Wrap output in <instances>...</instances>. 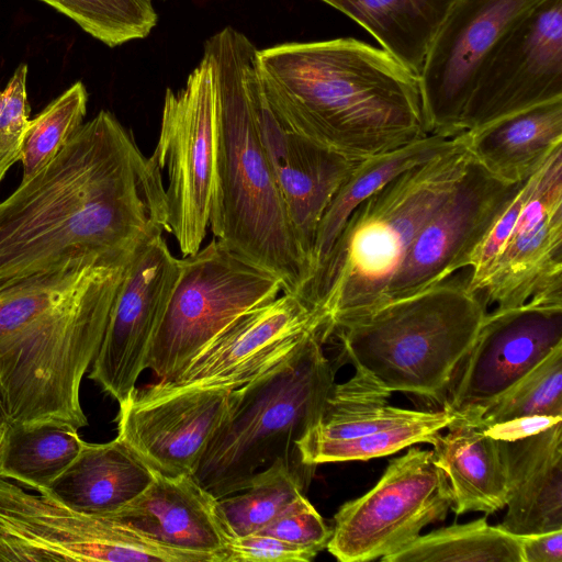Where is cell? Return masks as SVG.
I'll return each mask as SVG.
<instances>
[{
    "mask_svg": "<svg viewBox=\"0 0 562 562\" xmlns=\"http://www.w3.org/2000/svg\"><path fill=\"white\" fill-rule=\"evenodd\" d=\"M562 99V0H548L519 23L481 67L460 128L473 133Z\"/></svg>",
    "mask_w": 562,
    "mask_h": 562,
    "instance_id": "14",
    "label": "cell"
},
{
    "mask_svg": "<svg viewBox=\"0 0 562 562\" xmlns=\"http://www.w3.org/2000/svg\"><path fill=\"white\" fill-rule=\"evenodd\" d=\"M452 0H334L331 7L366 29L417 77Z\"/></svg>",
    "mask_w": 562,
    "mask_h": 562,
    "instance_id": "27",
    "label": "cell"
},
{
    "mask_svg": "<svg viewBox=\"0 0 562 562\" xmlns=\"http://www.w3.org/2000/svg\"><path fill=\"white\" fill-rule=\"evenodd\" d=\"M111 255L70 261L1 289L0 335L66 300L85 282L94 267Z\"/></svg>",
    "mask_w": 562,
    "mask_h": 562,
    "instance_id": "34",
    "label": "cell"
},
{
    "mask_svg": "<svg viewBox=\"0 0 562 562\" xmlns=\"http://www.w3.org/2000/svg\"><path fill=\"white\" fill-rule=\"evenodd\" d=\"M114 47L146 37L157 23L153 0H41Z\"/></svg>",
    "mask_w": 562,
    "mask_h": 562,
    "instance_id": "35",
    "label": "cell"
},
{
    "mask_svg": "<svg viewBox=\"0 0 562 562\" xmlns=\"http://www.w3.org/2000/svg\"><path fill=\"white\" fill-rule=\"evenodd\" d=\"M461 417L447 406L439 411H417L403 422L371 434L344 440L303 437L297 446L302 461L316 467L322 463L370 460L392 454L414 443H431L440 430Z\"/></svg>",
    "mask_w": 562,
    "mask_h": 562,
    "instance_id": "31",
    "label": "cell"
},
{
    "mask_svg": "<svg viewBox=\"0 0 562 562\" xmlns=\"http://www.w3.org/2000/svg\"><path fill=\"white\" fill-rule=\"evenodd\" d=\"M179 263L178 278L146 357V369L159 382L182 372L239 316L283 292L276 274L216 238Z\"/></svg>",
    "mask_w": 562,
    "mask_h": 562,
    "instance_id": "8",
    "label": "cell"
},
{
    "mask_svg": "<svg viewBox=\"0 0 562 562\" xmlns=\"http://www.w3.org/2000/svg\"><path fill=\"white\" fill-rule=\"evenodd\" d=\"M87 102L86 87L77 81L30 120L21 149L22 181L45 167L70 140L83 124Z\"/></svg>",
    "mask_w": 562,
    "mask_h": 562,
    "instance_id": "36",
    "label": "cell"
},
{
    "mask_svg": "<svg viewBox=\"0 0 562 562\" xmlns=\"http://www.w3.org/2000/svg\"><path fill=\"white\" fill-rule=\"evenodd\" d=\"M319 553L327 547L331 529L302 493L258 531Z\"/></svg>",
    "mask_w": 562,
    "mask_h": 562,
    "instance_id": "38",
    "label": "cell"
},
{
    "mask_svg": "<svg viewBox=\"0 0 562 562\" xmlns=\"http://www.w3.org/2000/svg\"><path fill=\"white\" fill-rule=\"evenodd\" d=\"M546 1H451L418 76L430 134L462 133L460 119L481 67L501 42Z\"/></svg>",
    "mask_w": 562,
    "mask_h": 562,
    "instance_id": "12",
    "label": "cell"
},
{
    "mask_svg": "<svg viewBox=\"0 0 562 562\" xmlns=\"http://www.w3.org/2000/svg\"><path fill=\"white\" fill-rule=\"evenodd\" d=\"M305 483L282 461L259 473L244 491L217 499L218 509L231 537L258 532L274 519L296 496Z\"/></svg>",
    "mask_w": 562,
    "mask_h": 562,
    "instance_id": "32",
    "label": "cell"
},
{
    "mask_svg": "<svg viewBox=\"0 0 562 562\" xmlns=\"http://www.w3.org/2000/svg\"><path fill=\"white\" fill-rule=\"evenodd\" d=\"M4 429H5V426L4 427H0V445H1V441H2V438H3Z\"/></svg>",
    "mask_w": 562,
    "mask_h": 562,
    "instance_id": "43",
    "label": "cell"
},
{
    "mask_svg": "<svg viewBox=\"0 0 562 562\" xmlns=\"http://www.w3.org/2000/svg\"><path fill=\"white\" fill-rule=\"evenodd\" d=\"M161 170L109 111L0 202V290L167 232Z\"/></svg>",
    "mask_w": 562,
    "mask_h": 562,
    "instance_id": "1",
    "label": "cell"
},
{
    "mask_svg": "<svg viewBox=\"0 0 562 562\" xmlns=\"http://www.w3.org/2000/svg\"><path fill=\"white\" fill-rule=\"evenodd\" d=\"M327 325L299 295L283 293L239 316L173 379L135 389L149 398L193 389L236 390L288 358L304 339Z\"/></svg>",
    "mask_w": 562,
    "mask_h": 562,
    "instance_id": "13",
    "label": "cell"
},
{
    "mask_svg": "<svg viewBox=\"0 0 562 562\" xmlns=\"http://www.w3.org/2000/svg\"><path fill=\"white\" fill-rule=\"evenodd\" d=\"M111 517L168 547L211 555L214 562H222V551L232 538L217 498L192 474L154 471L150 484Z\"/></svg>",
    "mask_w": 562,
    "mask_h": 562,
    "instance_id": "21",
    "label": "cell"
},
{
    "mask_svg": "<svg viewBox=\"0 0 562 562\" xmlns=\"http://www.w3.org/2000/svg\"><path fill=\"white\" fill-rule=\"evenodd\" d=\"M279 122L356 160L429 135L418 77L383 48L353 37L284 43L257 52Z\"/></svg>",
    "mask_w": 562,
    "mask_h": 562,
    "instance_id": "2",
    "label": "cell"
},
{
    "mask_svg": "<svg viewBox=\"0 0 562 562\" xmlns=\"http://www.w3.org/2000/svg\"><path fill=\"white\" fill-rule=\"evenodd\" d=\"M254 101L262 146L295 238L313 273V249L321 220L361 160L348 158L285 131L266 100L259 71Z\"/></svg>",
    "mask_w": 562,
    "mask_h": 562,
    "instance_id": "20",
    "label": "cell"
},
{
    "mask_svg": "<svg viewBox=\"0 0 562 562\" xmlns=\"http://www.w3.org/2000/svg\"><path fill=\"white\" fill-rule=\"evenodd\" d=\"M79 429L57 422L7 424L0 445V477L44 493L79 453Z\"/></svg>",
    "mask_w": 562,
    "mask_h": 562,
    "instance_id": "28",
    "label": "cell"
},
{
    "mask_svg": "<svg viewBox=\"0 0 562 562\" xmlns=\"http://www.w3.org/2000/svg\"><path fill=\"white\" fill-rule=\"evenodd\" d=\"M486 314L468 284V272H458L383 303L331 336L355 367L371 372L390 392L445 403Z\"/></svg>",
    "mask_w": 562,
    "mask_h": 562,
    "instance_id": "7",
    "label": "cell"
},
{
    "mask_svg": "<svg viewBox=\"0 0 562 562\" xmlns=\"http://www.w3.org/2000/svg\"><path fill=\"white\" fill-rule=\"evenodd\" d=\"M231 390L193 389L120 403L117 436L153 471L192 474L223 423Z\"/></svg>",
    "mask_w": 562,
    "mask_h": 562,
    "instance_id": "19",
    "label": "cell"
},
{
    "mask_svg": "<svg viewBox=\"0 0 562 562\" xmlns=\"http://www.w3.org/2000/svg\"><path fill=\"white\" fill-rule=\"evenodd\" d=\"M468 136L452 149L401 173L350 214L329 252L296 295L331 333L386 301L389 288L425 223L464 175Z\"/></svg>",
    "mask_w": 562,
    "mask_h": 562,
    "instance_id": "4",
    "label": "cell"
},
{
    "mask_svg": "<svg viewBox=\"0 0 562 562\" xmlns=\"http://www.w3.org/2000/svg\"><path fill=\"white\" fill-rule=\"evenodd\" d=\"M477 295L498 310L562 304V145L532 173L530 194Z\"/></svg>",
    "mask_w": 562,
    "mask_h": 562,
    "instance_id": "15",
    "label": "cell"
},
{
    "mask_svg": "<svg viewBox=\"0 0 562 562\" xmlns=\"http://www.w3.org/2000/svg\"><path fill=\"white\" fill-rule=\"evenodd\" d=\"M507 512L498 525L514 535L562 529V422L516 441H501Z\"/></svg>",
    "mask_w": 562,
    "mask_h": 562,
    "instance_id": "22",
    "label": "cell"
},
{
    "mask_svg": "<svg viewBox=\"0 0 562 562\" xmlns=\"http://www.w3.org/2000/svg\"><path fill=\"white\" fill-rule=\"evenodd\" d=\"M258 49L227 26L204 44L217 106L216 183L210 228L229 249L296 294L312 276L290 223L256 120Z\"/></svg>",
    "mask_w": 562,
    "mask_h": 562,
    "instance_id": "3",
    "label": "cell"
},
{
    "mask_svg": "<svg viewBox=\"0 0 562 562\" xmlns=\"http://www.w3.org/2000/svg\"><path fill=\"white\" fill-rule=\"evenodd\" d=\"M465 134L473 159L484 169L508 183L524 181L562 145V99Z\"/></svg>",
    "mask_w": 562,
    "mask_h": 562,
    "instance_id": "25",
    "label": "cell"
},
{
    "mask_svg": "<svg viewBox=\"0 0 562 562\" xmlns=\"http://www.w3.org/2000/svg\"><path fill=\"white\" fill-rule=\"evenodd\" d=\"M322 1H324V2L328 3L329 5H331L334 0H322Z\"/></svg>",
    "mask_w": 562,
    "mask_h": 562,
    "instance_id": "44",
    "label": "cell"
},
{
    "mask_svg": "<svg viewBox=\"0 0 562 562\" xmlns=\"http://www.w3.org/2000/svg\"><path fill=\"white\" fill-rule=\"evenodd\" d=\"M562 345V304L528 302L487 312L443 406L460 415L483 408Z\"/></svg>",
    "mask_w": 562,
    "mask_h": 562,
    "instance_id": "17",
    "label": "cell"
},
{
    "mask_svg": "<svg viewBox=\"0 0 562 562\" xmlns=\"http://www.w3.org/2000/svg\"><path fill=\"white\" fill-rule=\"evenodd\" d=\"M317 553L265 533L232 537L222 562H310Z\"/></svg>",
    "mask_w": 562,
    "mask_h": 562,
    "instance_id": "39",
    "label": "cell"
},
{
    "mask_svg": "<svg viewBox=\"0 0 562 562\" xmlns=\"http://www.w3.org/2000/svg\"><path fill=\"white\" fill-rule=\"evenodd\" d=\"M327 339L323 329L308 335L276 367L231 391L227 414L193 473L214 497L246 490L280 461L308 486L315 467L302 461L297 443L319 422L335 384Z\"/></svg>",
    "mask_w": 562,
    "mask_h": 562,
    "instance_id": "6",
    "label": "cell"
},
{
    "mask_svg": "<svg viewBox=\"0 0 562 562\" xmlns=\"http://www.w3.org/2000/svg\"><path fill=\"white\" fill-rule=\"evenodd\" d=\"M383 562H522L518 535L486 518L452 525L417 537Z\"/></svg>",
    "mask_w": 562,
    "mask_h": 562,
    "instance_id": "30",
    "label": "cell"
},
{
    "mask_svg": "<svg viewBox=\"0 0 562 562\" xmlns=\"http://www.w3.org/2000/svg\"><path fill=\"white\" fill-rule=\"evenodd\" d=\"M530 415L562 416V345L486 406L461 416L487 426Z\"/></svg>",
    "mask_w": 562,
    "mask_h": 562,
    "instance_id": "33",
    "label": "cell"
},
{
    "mask_svg": "<svg viewBox=\"0 0 562 562\" xmlns=\"http://www.w3.org/2000/svg\"><path fill=\"white\" fill-rule=\"evenodd\" d=\"M162 236L140 243L131 257L89 378L122 403L136 389L179 273Z\"/></svg>",
    "mask_w": 562,
    "mask_h": 562,
    "instance_id": "16",
    "label": "cell"
},
{
    "mask_svg": "<svg viewBox=\"0 0 562 562\" xmlns=\"http://www.w3.org/2000/svg\"><path fill=\"white\" fill-rule=\"evenodd\" d=\"M448 434L431 442L434 459L445 473L456 515L493 514L506 506L507 476L501 441L484 428L459 417Z\"/></svg>",
    "mask_w": 562,
    "mask_h": 562,
    "instance_id": "24",
    "label": "cell"
},
{
    "mask_svg": "<svg viewBox=\"0 0 562 562\" xmlns=\"http://www.w3.org/2000/svg\"><path fill=\"white\" fill-rule=\"evenodd\" d=\"M518 537L522 562H562V529Z\"/></svg>",
    "mask_w": 562,
    "mask_h": 562,
    "instance_id": "41",
    "label": "cell"
},
{
    "mask_svg": "<svg viewBox=\"0 0 562 562\" xmlns=\"http://www.w3.org/2000/svg\"><path fill=\"white\" fill-rule=\"evenodd\" d=\"M558 422H562V416L530 415L482 427L499 441H516L541 432Z\"/></svg>",
    "mask_w": 562,
    "mask_h": 562,
    "instance_id": "40",
    "label": "cell"
},
{
    "mask_svg": "<svg viewBox=\"0 0 562 562\" xmlns=\"http://www.w3.org/2000/svg\"><path fill=\"white\" fill-rule=\"evenodd\" d=\"M153 479L154 471L119 437L105 443L83 441L75 460L44 494L78 512L111 516Z\"/></svg>",
    "mask_w": 562,
    "mask_h": 562,
    "instance_id": "23",
    "label": "cell"
},
{
    "mask_svg": "<svg viewBox=\"0 0 562 562\" xmlns=\"http://www.w3.org/2000/svg\"><path fill=\"white\" fill-rule=\"evenodd\" d=\"M5 425H7V418H5V414H4L3 407L1 405V402H0V427H4Z\"/></svg>",
    "mask_w": 562,
    "mask_h": 562,
    "instance_id": "42",
    "label": "cell"
},
{
    "mask_svg": "<svg viewBox=\"0 0 562 562\" xmlns=\"http://www.w3.org/2000/svg\"><path fill=\"white\" fill-rule=\"evenodd\" d=\"M150 158L167 175V233L182 256L206 236L216 183L217 106L213 71L203 57L178 91L167 89Z\"/></svg>",
    "mask_w": 562,
    "mask_h": 562,
    "instance_id": "10",
    "label": "cell"
},
{
    "mask_svg": "<svg viewBox=\"0 0 562 562\" xmlns=\"http://www.w3.org/2000/svg\"><path fill=\"white\" fill-rule=\"evenodd\" d=\"M331 387L319 422L304 437L344 440L361 437L413 417L417 411L389 405L390 392L371 372Z\"/></svg>",
    "mask_w": 562,
    "mask_h": 562,
    "instance_id": "29",
    "label": "cell"
},
{
    "mask_svg": "<svg viewBox=\"0 0 562 562\" xmlns=\"http://www.w3.org/2000/svg\"><path fill=\"white\" fill-rule=\"evenodd\" d=\"M27 65L21 64L4 90H0V181L16 161L30 119L26 91Z\"/></svg>",
    "mask_w": 562,
    "mask_h": 562,
    "instance_id": "37",
    "label": "cell"
},
{
    "mask_svg": "<svg viewBox=\"0 0 562 562\" xmlns=\"http://www.w3.org/2000/svg\"><path fill=\"white\" fill-rule=\"evenodd\" d=\"M521 182L496 178L472 157L453 191L415 237L385 302L467 269L472 251Z\"/></svg>",
    "mask_w": 562,
    "mask_h": 562,
    "instance_id": "18",
    "label": "cell"
},
{
    "mask_svg": "<svg viewBox=\"0 0 562 562\" xmlns=\"http://www.w3.org/2000/svg\"><path fill=\"white\" fill-rule=\"evenodd\" d=\"M135 248L104 258L66 300L0 335L7 424L88 425L80 384L101 347Z\"/></svg>",
    "mask_w": 562,
    "mask_h": 562,
    "instance_id": "5",
    "label": "cell"
},
{
    "mask_svg": "<svg viewBox=\"0 0 562 562\" xmlns=\"http://www.w3.org/2000/svg\"><path fill=\"white\" fill-rule=\"evenodd\" d=\"M451 506L432 450L412 447L390 460L369 492L340 506L326 548L341 562L381 560L414 541L427 525L443 520Z\"/></svg>",
    "mask_w": 562,
    "mask_h": 562,
    "instance_id": "11",
    "label": "cell"
},
{
    "mask_svg": "<svg viewBox=\"0 0 562 562\" xmlns=\"http://www.w3.org/2000/svg\"><path fill=\"white\" fill-rule=\"evenodd\" d=\"M214 562L111 516L86 514L0 477V562Z\"/></svg>",
    "mask_w": 562,
    "mask_h": 562,
    "instance_id": "9",
    "label": "cell"
},
{
    "mask_svg": "<svg viewBox=\"0 0 562 562\" xmlns=\"http://www.w3.org/2000/svg\"><path fill=\"white\" fill-rule=\"evenodd\" d=\"M464 136L429 134L387 153L363 159L325 211L313 249L314 270L322 263L355 209L391 180L456 147ZM313 274V273H312Z\"/></svg>",
    "mask_w": 562,
    "mask_h": 562,
    "instance_id": "26",
    "label": "cell"
}]
</instances>
